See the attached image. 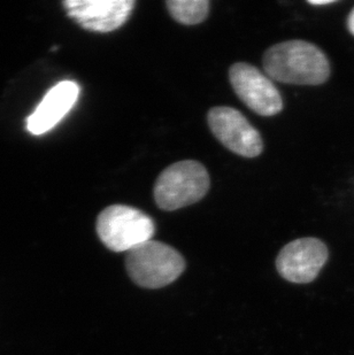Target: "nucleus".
<instances>
[{
    "instance_id": "nucleus-1",
    "label": "nucleus",
    "mask_w": 354,
    "mask_h": 355,
    "mask_svg": "<svg viewBox=\"0 0 354 355\" xmlns=\"http://www.w3.org/2000/svg\"><path fill=\"white\" fill-rule=\"evenodd\" d=\"M269 78L281 83L320 85L330 76V64L314 44L287 40L268 49L262 59Z\"/></svg>"
},
{
    "instance_id": "nucleus-2",
    "label": "nucleus",
    "mask_w": 354,
    "mask_h": 355,
    "mask_svg": "<svg viewBox=\"0 0 354 355\" xmlns=\"http://www.w3.org/2000/svg\"><path fill=\"white\" fill-rule=\"evenodd\" d=\"M126 268L135 284L154 290L176 281L185 270V260L174 248L151 239L128 252Z\"/></svg>"
},
{
    "instance_id": "nucleus-3",
    "label": "nucleus",
    "mask_w": 354,
    "mask_h": 355,
    "mask_svg": "<svg viewBox=\"0 0 354 355\" xmlns=\"http://www.w3.org/2000/svg\"><path fill=\"white\" fill-rule=\"evenodd\" d=\"M211 180L206 168L194 160L180 161L166 168L154 185V199L164 211L196 204L208 195Z\"/></svg>"
},
{
    "instance_id": "nucleus-4",
    "label": "nucleus",
    "mask_w": 354,
    "mask_h": 355,
    "mask_svg": "<svg viewBox=\"0 0 354 355\" xmlns=\"http://www.w3.org/2000/svg\"><path fill=\"white\" fill-rule=\"evenodd\" d=\"M97 235L101 243L113 252H129L155 232L152 218L137 208L126 205H112L98 215Z\"/></svg>"
},
{
    "instance_id": "nucleus-5",
    "label": "nucleus",
    "mask_w": 354,
    "mask_h": 355,
    "mask_svg": "<svg viewBox=\"0 0 354 355\" xmlns=\"http://www.w3.org/2000/svg\"><path fill=\"white\" fill-rule=\"evenodd\" d=\"M208 122L217 141L229 151L245 158H255L262 153L264 143L260 134L237 110L211 108Z\"/></svg>"
},
{
    "instance_id": "nucleus-6",
    "label": "nucleus",
    "mask_w": 354,
    "mask_h": 355,
    "mask_svg": "<svg viewBox=\"0 0 354 355\" xmlns=\"http://www.w3.org/2000/svg\"><path fill=\"white\" fill-rule=\"evenodd\" d=\"M231 87L251 111L261 116H273L282 111L283 101L271 78L245 62L233 64L229 71Z\"/></svg>"
},
{
    "instance_id": "nucleus-7",
    "label": "nucleus",
    "mask_w": 354,
    "mask_h": 355,
    "mask_svg": "<svg viewBox=\"0 0 354 355\" xmlns=\"http://www.w3.org/2000/svg\"><path fill=\"white\" fill-rule=\"evenodd\" d=\"M329 258V251L318 238H299L282 248L276 259L278 274L296 284L314 281Z\"/></svg>"
},
{
    "instance_id": "nucleus-8",
    "label": "nucleus",
    "mask_w": 354,
    "mask_h": 355,
    "mask_svg": "<svg viewBox=\"0 0 354 355\" xmlns=\"http://www.w3.org/2000/svg\"><path fill=\"white\" fill-rule=\"evenodd\" d=\"M135 0H67L68 17L85 31L110 33L122 27L133 13Z\"/></svg>"
},
{
    "instance_id": "nucleus-9",
    "label": "nucleus",
    "mask_w": 354,
    "mask_h": 355,
    "mask_svg": "<svg viewBox=\"0 0 354 355\" xmlns=\"http://www.w3.org/2000/svg\"><path fill=\"white\" fill-rule=\"evenodd\" d=\"M78 94L80 87L71 80L54 85L28 118V130L33 135H43L53 129L76 104Z\"/></svg>"
},
{
    "instance_id": "nucleus-10",
    "label": "nucleus",
    "mask_w": 354,
    "mask_h": 355,
    "mask_svg": "<svg viewBox=\"0 0 354 355\" xmlns=\"http://www.w3.org/2000/svg\"><path fill=\"white\" fill-rule=\"evenodd\" d=\"M166 5L171 17L187 26L201 24L210 13L208 0H169Z\"/></svg>"
},
{
    "instance_id": "nucleus-11",
    "label": "nucleus",
    "mask_w": 354,
    "mask_h": 355,
    "mask_svg": "<svg viewBox=\"0 0 354 355\" xmlns=\"http://www.w3.org/2000/svg\"><path fill=\"white\" fill-rule=\"evenodd\" d=\"M348 27L350 33H351L352 35H354V8L352 10L350 15H348Z\"/></svg>"
},
{
    "instance_id": "nucleus-12",
    "label": "nucleus",
    "mask_w": 354,
    "mask_h": 355,
    "mask_svg": "<svg viewBox=\"0 0 354 355\" xmlns=\"http://www.w3.org/2000/svg\"><path fill=\"white\" fill-rule=\"evenodd\" d=\"M335 3V0H322V1H319V0H313V1H310V3L312 5H328V3Z\"/></svg>"
}]
</instances>
